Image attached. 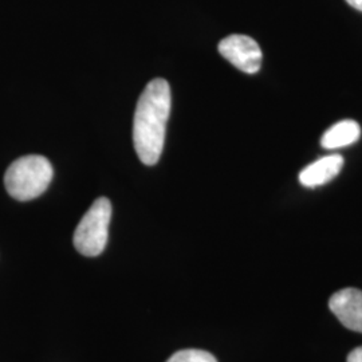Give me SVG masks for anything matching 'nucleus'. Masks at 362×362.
<instances>
[{"instance_id":"f257e3e1","label":"nucleus","mask_w":362,"mask_h":362,"mask_svg":"<svg viewBox=\"0 0 362 362\" xmlns=\"http://www.w3.org/2000/svg\"><path fill=\"white\" fill-rule=\"evenodd\" d=\"M170 105V88L163 78L152 79L139 98L133 118V143L145 165L157 164L163 153Z\"/></svg>"},{"instance_id":"f03ea898","label":"nucleus","mask_w":362,"mask_h":362,"mask_svg":"<svg viewBox=\"0 0 362 362\" xmlns=\"http://www.w3.org/2000/svg\"><path fill=\"white\" fill-rule=\"evenodd\" d=\"M54 176L52 163L40 155L23 156L15 160L4 175V185L19 202L37 199L49 188Z\"/></svg>"},{"instance_id":"7ed1b4c3","label":"nucleus","mask_w":362,"mask_h":362,"mask_svg":"<svg viewBox=\"0 0 362 362\" xmlns=\"http://www.w3.org/2000/svg\"><path fill=\"white\" fill-rule=\"evenodd\" d=\"M112 219V204L109 199L98 197L85 216L81 219L74 233V246L85 257H98L104 252L109 238Z\"/></svg>"},{"instance_id":"20e7f679","label":"nucleus","mask_w":362,"mask_h":362,"mask_svg":"<svg viewBox=\"0 0 362 362\" xmlns=\"http://www.w3.org/2000/svg\"><path fill=\"white\" fill-rule=\"evenodd\" d=\"M219 52L236 69L247 74L258 73L263 54L258 42L247 35L233 34L219 43Z\"/></svg>"},{"instance_id":"39448f33","label":"nucleus","mask_w":362,"mask_h":362,"mask_svg":"<svg viewBox=\"0 0 362 362\" xmlns=\"http://www.w3.org/2000/svg\"><path fill=\"white\" fill-rule=\"evenodd\" d=\"M329 308L338 321L353 332L362 333V291L348 287L329 299Z\"/></svg>"},{"instance_id":"423d86ee","label":"nucleus","mask_w":362,"mask_h":362,"mask_svg":"<svg viewBox=\"0 0 362 362\" xmlns=\"http://www.w3.org/2000/svg\"><path fill=\"white\" fill-rule=\"evenodd\" d=\"M344 167V157L339 155L325 156L308 165L299 173V182L303 187L315 188L333 180Z\"/></svg>"},{"instance_id":"0eeeda50","label":"nucleus","mask_w":362,"mask_h":362,"mask_svg":"<svg viewBox=\"0 0 362 362\" xmlns=\"http://www.w3.org/2000/svg\"><path fill=\"white\" fill-rule=\"evenodd\" d=\"M360 137V125L353 119H344L325 132L321 145L325 149H339L358 141Z\"/></svg>"},{"instance_id":"6e6552de","label":"nucleus","mask_w":362,"mask_h":362,"mask_svg":"<svg viewBox=\"0 0 362 362\" xmlns=\"http://www.w3.org/2000/svg\"><path fill=\"white\" fill-rule=\"evenodd\" d=\"M167 362H218L206 350L185 349L176 351Z\"/></svg>"},{"instance_id":"1a4fd4ad","label":"nucleus","mask_w":362,"mask_h":362,"mask_svg":"<svg viewBox=\"0 0 362 362\" xmlns=\"http://www.w3.org/2000/svg\"><path fill=\"white\" fill-rule=\"evenodd\" d=\"M348 362H362V346L350 351Z\"/></svg>"},{"instance_id":"9d476101","label":"nucleus","mask_w":362,"mask_h":362,"mask_svg":"<svg viewBox=\"0 0 362 362\" xmlns=\"http://www.w3.org/2000/svg\"><path fill=\"white\" fill-rule=\"evenodd\" d=\"M348 1V4L351 6L353 8H356V10H358V11H362V0H346Z\"/></svg>"}]
</instances>
